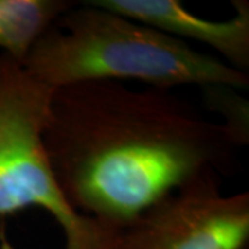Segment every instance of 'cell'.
Wrapping results in <instances>:
<instances>
[{"label": "cell", "mask_w": 249, "mask_h": 249, "mask_svg": "<svg viewBox=\"0 0 249 249\" xmlns=\"http://www.w3.org/2000/svg\"><path fill=\"white\" fill-rule=\"evenodd\" d=\"M43 142L72 208L114 231L196 178L234 173L240 148L173 90L107 80L54 89Z\"/></svg>", "instance_id": "obj_1"}, {"label": "cell", "mask_w": 249, "mask_h": 249, "mask_svg": "<svg viewBox=\"0 0 249 249\" xmlns=\"http://www.w3.org/2000/svg\"><path fill=\"white\" fill-rule=\"evenodd\" d=\"M22 65L53 89L82 82L137 80L148 88H248L249 76L220 58L91 1L71 7Z\"/></svg>", "instance_id": "obj_2"}, {"label": "cell", "mask_w": 249, "mask_h": 249, "mask_svg": "<svg viewBox=\"0 0 249 249\" xmlns=\"http://www.w3.org/2000/svg\"><path fill=\"white\" fill-rule=\"evenodd\" d=\"M53 91L0 54V220L39 208L61 227L65 249H114L118 231L76 212L54 175L43 142Z\"/></svg>", "instance_id": "obj_3"}, {"label": "cell", "mask_w": 249, "mask_h": 249, "mask_svg": "<svg viewBox=\"0 0 249 249\" xmlns=\"http://www.w3.org/2000/svg\"><path fill=\"white\" fill-rule=\"evenodd\" d=\"M248 238L249 194H223L208 173L121 229L114 249H244Z\"/></svg>", "instance_id": "obj_4"}, {"label": "cell", "mask_w": 249, "mask_h": 249, "mask_svg": "<svg viewBox=\"0 0 249 249\" xmlns=\"http://www.w3.org/2000/svg\"><path fill=\"white\" fill-rule=\"evenodd\" d=\"M98 7L148 25L181 42L196 40L216 50L227 65L248 73L249 3L234 0V16L224 21L198 17L176 0H91Z\"/></svg>", "instance_id": "obj_5"}, {"label": "cell", "mask_w": 249, "mask_h": 249, "mask_svg": "<svg viewBox=\"0 0 249 249\" xmlns=\"http://www.w3.org/2000/svg\"><path fill=\"white\" fill-rule=\"evenodd\" d=\"M62 0H0V50L18 62L71 9Z\"/></svg>", "instance_id": "obj_6"}, {"label": "cell", "mask_w": 249, "mask_h": 249, "mask_svg": "<svg viewBox=\"0 0 249 249\" xmlns=\"http://www.w3.org/2000/svg\"><path fill=\"white\" fill-rule=\"evenodd\" d=\"M205 98L211 109L222 114L220 124L231 134L238 147L247 145L249 142V107L248 101L237 94V89L227 86L204 88Z\"/></svg>", "instance_id": "obj_7"}, {"label": "cell", "mask_w": 249, "mask_h": 249, "mask_svg": "<svg viewBox=\"0 0 249 249\" xmlns=\"http://www.w3.org/2000/svg\"><path fill=\"white\" fill-rule=\"evenodd\" d=\"M0 249H11L10 245L6 241L4 237V231H3V220H0Z\"/></svg>", "instance_id": "obj_8"}]
</instances>
